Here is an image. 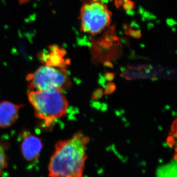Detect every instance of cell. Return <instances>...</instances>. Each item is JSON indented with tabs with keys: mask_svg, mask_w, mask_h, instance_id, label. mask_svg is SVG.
<instances>
[{
	"mask_svg": "<svg viewBox=\"0 0 177 177\" xmlns=\"http://www.w3.org/2000/svg\"><path fill=\"white\" fill-rule=\"evenodd\" d=\"M90 138L81 131L57 142L48 164L49 177H83Z\"/></svg>",
	"mask_w": 177,
	"mask_h": 177,
	"instance_id": "obj_1",
	"label": "cell"
},
{
	"mask_svg": "<svg viewBox=\"0 0 177 177\" xmlns=\"http://www.w3.org/2000/svg\"><path fill=\"white\" fill-rule=\"evenodd\" d=\"M28 97L35 116L45 127L49 128L55 120L67 114L68 103L63 91H32L28 93Z\"/></svg>",
	"mask_w": 177,
	"mask_h": 177,
	"instance_id": "obj_2",
	"label": "cell"
},
{
	"mask_svg": "<svg viewBox=\"0 0 177 177\" xmlns=\"http://www.w3.org/2000/svg\"><path fill=\"white\" fill-rule=\"evenodd\" d=\"M30 91L59 90L63 91L71 87V80L65 68L42 65L27 76Z\"/></svg>",
	"mask_w": 177,
	"mask_h": 177,
	"instance_id": "obj_3",
	"label": "cell"
},
{
	"mask_svg": "<svg viewBox=\"0 0 177 177\" xmlns=\"http://www.w3.org/2000/svg\"><path fill=\"white\" fill-rule=\"evenodd\" d=\"M91 5L87 11H81V29L94 36L100 33L110 23V14L107 9H102Z\"/></svg>",
	"mask_w": 177,
	"mask_h": 177,
	"instance_id": "obj_4",
	"label": "cell"
},
{
	"mask_svg": "<svg viewBox=\"0 0 177 177\" xmlns=\"http://www.w3.org/2000/svg\"><path fill=\"white\" fill-rule=\"evenodd\" d=\"M43 147L41 140L28 131L22 133L20 144L21 152L27 161H33L39 157Z\"/></svg>",
	"mask_w": 177,
	"mask_h": 177,
	"instance_id": "obj_5",
	"label": "cell"
},
{
	"mask_svg": "<svg viewBox=\"0 0 177 177\" xmlns=\"http://www.w3.org/2000/svg\"><path fill=\"white\" fill-rule=\"evenodd\" d=\"M23 106L8 101L0 102V128H6L13 125Z\"/></svg>",
	"mask_w": 177,
	"mask_h": 177,
	"instance_id": "obj_6",
	"label": "cell"
},
{
	"mask_svg": "<svg viewBox=\"0 0 177 177\" xmlns=\"http://www.w3.org/2000/svg\"><path fill=\"white\" fill-rule=\"evenodd\" d=\"M49 49L48 54L41 55L45 65L55 67L65 68V67L70 64L68 60H65V59L66 51L64 48L54 45L49 47Z\"/></svg>",
	"mask_w": 177,
	"mask_h": 177,
	"instance_id": "obj_7",
	"label": "cell"
},
{
	"mask_svg": "<svg viewBox=\"0 0 177 177\" xmlns=\"http://www.w3.org/2000/svg\"><path fill=\"white\" fill-rule=\"evenodd\" d=\"M7 166V160L6 152L3 145L0 142V177H1L3 171Z\"/></svg>",
	"mask_w": 177,
	"mask_h": 177,
	"instance_id": "obj_8",
	"label": "cell"
},
{
	"mask_svg": "<svg viewBox=\"0 0 177 177\" xmlns=\"http://www.w3.org/2000/svg\"><path fill=\"white\" fill-rule=\"evenodd\" d=\"M116 89V85L113 82H109L106 84L105 88L104 94H109L113 93Z\"/></svg>",
	"mask_w": 177,
	"mask_h": 177,
	"instance_id": "obj_9",
	"label": "cell"
},
{
	"mask_svg": "<svg viewBox=\"0 0 177 177\" xmlns=\"http://www.w3.org/2000/svg\"><path fill=\"white\" fill-rule=\"evenodd\" d=\"M127 32V34L130 35L134 38H139L141 36V31L139 30L129 29Z\"/></svg>",
	"mask_w": 177,
	"mask_h": 177,
	"instance_id": "obj_10",
	"label": "cell"
},
{
	"mask_svg": "<svg viewBox=\"0 0 177 177\" xmlns=\"http://www.w3.org/2000/svg\"><path fill=\"white\" fill-rule=\"evenodd\" d=\"M123 9L125 10H133L134 7V4L133 1H131V0H126L125 1H123Z\"/></svg>",
	"mask_w": 177,
	"mask_h": 177,
	"instance_id": "obj_11",
	"label": "cell"
},
{
	"mask_svg": "<svg viewBox=\"0 0 177 177\" xmlns=\"http://www.w3.org/2000/svg\"><path fill=\"white\" fill-rule=\"evenodd\" d=\"M103 94V91L102 89H99L94 91L93 94L91 99L93 100H97L100 99L102 96Z\"/></svg>",
	"mask_w": 177,
	"mask_h": 177,
	"instance_id": "obj_12",
	"label": "cell"
},
{
	"mask_svg": "<svg viewBox=\"0 0 177 177\" xmlns=\"http://www.w3.org/2000/svg\"><path fill=\"white\" fill-rule=\"evenodd\" d=\"M142 16H143L146 19H147L148 20H155L157 18V16L155 15L152 14V13H151L147 10H145V12L142 15Z\"/></svg>",
	"mask_w": 177,
	"mask_h": 177,
	"instance_id": "obj_13",
	"label": "cell"
},
{
	"mask_svg": "<svg viewBox=\"0 0 177 177\" xmlns=\"http://www.w3.org/2000/svg\"><path fill=\"white\" fill-rule=\"evenodd\" d=\"M166 24L169 26L172 27L177 24V22L172 18H168L166 20Z\"/></svg>",
	"mask_w": 177,
	"mask_h": 177,
	"instance_id": "obj_14",
	"label": "cell"
},
{
	"mask_svg": "<svg viewBox=\"0 0 177 177\" xmlns=\"http://www.w3.org/2000/svg\"><path fill=\"white\" fill-rule=\"evenodd\" d=\"M114 76L115 75L113 73H106L105 78H106V80L108 81H111L114 78Z\"/></svg>",
	"mask_w": 177,
	"mask_h": 177,
	"instance_id": "obj_15",
	"label": "cell"
},
{
	"mask_svg": "<svg viewBox=\"0 0 177 177\" xmlns=\"http://www.w3.org/2000/svg\"><path fill=\"white\" fill-rule=\"evenodd\" d=\"M131 28H136V29H139L140 26L136 21L135 20H133L131 22Z\"/></svg>",
	"mask_w": 177,
	"mask_h": 177,
	"instance_id": "obj_16",
	"label": "cell"
},
{
	"mask_svg": "<svg viewBox=\"0 0 177 177\" xmlns=\"http://www.w3.org/2000/svg\"><path fill=\"white\" fill-rule=\"evenodd\" d=\"M123 0H116L115 1V4L117 7H119L122 6L123 4Z\"/></svg>",
	"mask_w": 177,
	"mask_h": 177,
	"instance_id": "obj_17",
	"label": "cell"
},
{
	"mask_svg": "<svg viewBox=\"0 0 177 177\" xmlns=\"http://www.w3.org/2000/svg\"><path fill=\"white\" fill-rule=\"evenodd\" d=\"M125 13H126V15L129 16H133L135 15V12L133 10H126Z\"/></svg>",
	"mask_w": 177,
	"mask_h": 177,
	"instance_id": "obj_18",
	"label": "cell"
},
{
	"mask_svg": "<svg viewBox=\"0 0 177 177\" xmlns=\"http://www.w3.org/2000/svg\"><path fill=\"white\" fill-rule=\"evenodd\" d=\"M145 10L144 9V8H143L142 7H141V6H139V8H138V13L142 15L143 14V13H144V12H145Z\"/></svg>",
	"mask_w": 177,
	"mask_h": 177,
	"instance_id": "obj_19",
	"label": "cell"
},
{
	"mask_svg": "<svg viewBox=\"0 0 177 177\" xmlns=\"http://www.w3.org/2000/svg\"><path fill=\"white\" fill-rule=\"evenodd\" d=\"M100 1H101L100 3L102 4H107L109 3V0H100Z\"/></svg>",
	"mask_w": 177,
	"mask_h": 177,
	"instance_id": "obj_20",
	"label": "cell"
},
{
	"mask_svg": "<svg viewBox=\"0 0 177 177\" xmlns=\"http://www.w3.org/2000/svg\"><path fill=\"white\" fill-rule=\"evenodd\" d=\"M154 24L152 23H149L148 24V28L149 29H150V28H152V27H154Z\"/></svg>",
	"mask_w": 177,
	"mask_h": 177,
	"instance_id": "obj_21",
	"label": "cell"
},
{
	"mask_svg": "<svg viewBox=\"0 0 177 177\" xmlns=\"http://www.w3.org/2000/svg\"><path fill=\"white\" fill-rule=\"evenodd\" d=\"M123 29L125 30H127L128 29V27H127V25H125V24H124L123 26Z\"/></svg>",
	"mask_w": 177,
	"mask_h": 177,
	"instance_id": "obj_22",
	"label": "cell"
},
{
	"mask_svg": "<svg viewBox=\"0 0 177 177\" xmlns=\"http://www.w3.org/2000/svg\"><path fill=\"white\" fill-rule=\"evenodd\" d=\"M146 19L145 18L143 17V16H142V17H141V21H143V22H145V21H146Z\"/></svg>",
	"mask_w": 177,
	"mask_h": 177,
	"instance_id": "obj_23",
	"label": "cell"
},
{
	"mask_svg": "<svg viewBox=\"0 0 177 177\" xmlns=\"http://www.w3.org/2000/svg\"><path fill=\"white\" fill-rule=\"evenodd\" d=\"M92 1H94V2H98L99 0H92Z\"/></svg>",
	"mask_w": 177,
	"mask_h": 177,
	"instance_id": "obj_24",
	"label": "cell"
},
{
	"mask_svg": "<svg viewBox=\"0 0 177 177\" xmlns=\"http://www.w3.org/2000/svg\"><path fill=\"white\" fill-rule=\"evenodd\" d=\"M156 22H157V23H160V20H157Z\"/></svg>",
	"mask_w": 177,
	"mask_h": 177,
	"instance_id": "obj_25",
	"label": "cell"
},
{
	"mask_svg": "<svg viewBox=\"0 0 177 177\" xmlns=\"http://www.w3.org/2000/svg\"><path fill=\"white\" fill-rule=\"evenodd\" d=\"M123 1H126V0H123Z\"/></svg>",
	"mask_w": 177,
	"mask_h": 177,
	"instance_id": "obj_26",
	"label": "cell"
},
{
	"mask_svg": "<svg viewBox=\"0 0 177 177\" xmlns=\"http://www.w3.org/2000/svg\"><path fill=\"white\" fill-rule=\"evenodd\" d=\"M111 1H112V0H111Z\"/></svg>",
	"mask_w": 177,
	"mask_h": 177,
	"instance_id": "obj_27",
	"label": "cell"
}]
</instances>
